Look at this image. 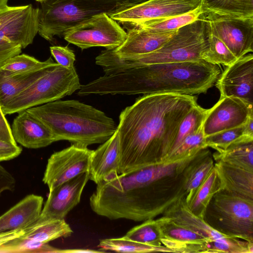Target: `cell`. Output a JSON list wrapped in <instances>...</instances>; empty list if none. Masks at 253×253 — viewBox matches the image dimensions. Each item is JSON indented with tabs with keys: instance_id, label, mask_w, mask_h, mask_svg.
<instances>
[{
	"instance_id": "cell-26",
	"label": "cell",
	"mask_w": 253,
	"mask_h": 253,
	"mask_svg": "<svg viewBox=\"0 0 253 253\" xmlns=\"http://www.w3.org/2000/svg\"><path fill=\"white\" fill-rule=\"evenodd\" d=\"M72 233L73 230L65 219H56L35 222L26 228L25 233L21 237L34 242L47 243L61 237H69Z\"/></svg>"
},
{
	"instance_id": "cell-40",
	"label": "cell",
	"mask_w": 253,
	"mask_h": 253,
	"mask_svg": "<svg viewBox=\"0 0 253 253\" xmlns=\"http://www.w3.org/2000/svg\"><path fill=\"white\" fill-rule=\"evenodd\" d=\"M30 5L19 6L6 5L0 8V30L7 23L25 12Z\"/></svg>"
},
{
	"instance_id": "cell-7",
	"label": "cell",
	"mask_w": 253,
	"mask_h": 253,
	"mask_svg": "<svg viewBox=\"0 0 253 253\" xmlns=\"http://www.w3.org/2000/svg\"><path fill=\"white\" fill-rule=\"evenodd\" d=\"M81 85L74 67L66 68L55 62L1 108L5 115L18 113L70 95Z\"/></svg>"
},
{
	"instance_id": "cell-29",
	"label": "cell",
	"mask_w": 253,
	"mask_h": 253,
	"mask_svg": "<svg viewBox=\"0 0 253 253\" xmlns=\"http://www.w3.org/2000/svg\"><path fill=\"white\" fill-rule=\"evenodd\" d=\"M203 13L200 6L194 11L182 15L162 19L148 21L136 25L127 27L140 28L154 33L174 31L194 21Z\"/></svg>"
},
{
	"instance_id": "cell-42",
	"label": "cell",
	"mask_w": 253,
	"mask_h": 253,
	"mask_svg": "<svg viewBox=\"0 0 253 253\" xmlns=\"http://www.w3.org/2000/svg\"><path fill=\"white\" fill-rule=\"evenodd\" d=\"M16 181L12 175L0 165V196L4 191L13 190Z\"/></svg>"
},
{
	"instance_id": "cell-9",
	"label": "cell",
	"mask_w": 253,
	"mask_h": 253,
	"mask_svg": "<svg viewBox=\"0 0 253 253\" xmlns=\"http://www.w3.org/2000/svg\"><path fill=\"white\" fill-rule=\"evenodd\" d=\"M126 35L116 21L102 13L68 30L63 37L82 50L95 46L113 49L124 42Z\"/></svg>"
},
{
	"instance_id": "cell-21",
	"label": "cell",
	"mask_w": 253,
	"mask_h": 253,
	"mask_svg": "<svg viewBox=\"0 0 253 253\" xmlns=\"http://www.w3.org/2000/svg\"><path fill=\"white\" fill-rule=\"evenodd\" d=\"M43 204V198L30 194L0 216V233L25 229L39 219Z\"/></svg>"
},
{
	"instance_id": "cell-11",
	"label": "cell",
	"mask_w": 253,
	"mask_h": 253,
	"mask_svg": "<svg viewBox=\"0 0 253 253\" xmlns=\"http://www.w3.org/2000/svg\"><path fill=\"white\" fill-rule=\"evenodd\" d=\"M201 4V0H148L109 16L127 27L187 13L200 7Z\"/></svg>"
},
{
	"instance_id": "cell-31",
	"label": "cell",
	"mask_w": 253,
	"mask_h": 253,
	"mask_svg": "<svg viewBox=\"0 0 253 253\" xmlns=\"http://www.w3.org/2000/svg\"><path fill=\"white\" fill-rule=\"evenodd\" d=\"M237 59L226 45L219 39L211 34L210 31L208 44L202 55V59L212 64H222L228 66Z\"/></svg>"
},
{
	"instance_id": "cell-19",
	"label": "cell",
	"mask_w": 253,
	"mask_h": 253,
	"mask_svg": "<svg viewBox=\"0 0 253 253\" xmlns=\"http://www.w3.org/2000/svg\"><path fill=\"white\" fill-rule=\"evenodd\" d=\"M120 143L118 130L93 150L90 161L89 179L96 184L119 174Z\"/></svg>"
},
{
	"instance_id": "cell-36",
	"label": "cell",
	"mask_w": 253,
	"mask_h": 253,
	"mask_svg": "<svg viewBox=\"0 0 253 253\" xmlns=\"http://www.w3.org/2000/svg\"><path fill=\"white\" fill-rule=\"evenodd\" d=\"M205 138L202 126L198 130L187 136L169 155L167 160L191 155L207 148Z\"/></svg>"
},
{
	"instance_id": "cell-4",
	"label": "cell",
	"mask_w": 253,
	"mask_h": 253,
	"mask_svg": "<svg viewBox=\"0 0 253 253\" xmlns=\"http://www.w3.org/2000/svg\"><path fill=\"white\" fill-rule=\"evenodd\" d=\"M26 110L50 129L56 141L81 147L104 142L117 128L104 112L78 100H57Z\"/></svg>"
},
{
	"instance_id": "cell-47",
	"label": "cell",
	"mask_w": 253,
	"mask_h": 253,
	"mask_svg": "<svg viewBox=\"0 0 253 253\" xmlns=\"http://www.w3.org/2000/svg\"><path fill=\"white\" fill-rule=\"evenodd\" d=\"M36 0V1H37L38 2H42V1H43L44 0Z\"/></svg>"
},
{
	"instance_id": "cell-39",
	"label": "cell",
	"mask_w": 253,
	"mask_h": 253,
	"mask_svg": "<svg viewBox=\"0 0 253 253\" xmlns=\"http://www.w3.org/2000/svg\"><path fill=\"white\" fill-rule=\"evenodd\" d=\"M50 51L59 65L66 68L74 67L75 55L68 46H52L50 47Z\"/></svg>"
},
{
	"instance_id": "cell-15",
	"label": "cell",
	"mask_w": 253,
	"mask_h": 253,
	"mask_svg": "<svg viewBox=\"0 0 253 253\" xmlns=\"http://www.w3.org/2000/svg\"><path fill=\"white\" fill-rule=\"evenodd\" d=\"M89 179V172H84L49 191L36 222L64 219L68 212L80 203L82 192Z\"/></svg>"
},
{
	"instance_id": "cell-16",
	"label": "cell",
	"mask_w": 253,
	"mask_h": 253,
	"mask_svg": "<svg viewBox=\"0 0 253 253\" xmlns=\"http://www.w3.org/2000/svg\"><path fill=\"white\" fill-rule=\"evenodd\" d=\"M220 96H234L253 105V55L246 54L227 66L215 82Z\"/></svg>"
},
{
	"instance_id": "cell-23",
	"label": "cell",
	"mask_w": 253,
	"mask_h": 253,
	"mask_svg": "<svg viewBox=\"0 0 253 253\" xmlns=\"http://www.w3.org/2000/svg\"><path fill=\"white\" fill-rule=\"evenodd\" d=\"M214 166L212 154L208 148L200 150L194 155L186 168V204L190 202Z\"/></svg>"
},
{
	"instance_id": "cell-2",
	"label": "cell",
	"mask_w": 253,
	"mask_h": 253,
	"mask_svg": "<svg viewBox=\"0 0 253 253\" xmlns=\"http://www.w3.org/2000/svg\"><path fill=\"white\" fill-rule=\"evenodd\" d=\"M194 95L177 93L143 95L120 113L119 173L167 161L179 125L196 105Z\"/></svg>"
},
{
	"instance_id": "cell-37",
	"label": "cell",
	"mask_w": 253,
	"mask_h": 253,
	"mask_svg": "<svg viewBox=\"0 0 253 253\" xmlns=\"http://www.w3.org/2000/svg\"><path fill=\"white\" fill-rule=\"evenodd\" d=\"M242 126L205 137L206 146L215 150L218 153L224 151L231 144L244 136Z\"/></svg>"
},
{
	"instance_id": "cell-43",
	"label": "cell",
	"mask_w": 253,
	"mask_h": 253,
	"mask_svg": "<svg viewBox=\"0 0 253 253\" xmlns=\"http://www.w3.org/2000/svg\"><path fill=\"white\" fill-rule=\"evenodd\" d=\"M0 139L12 143L17 144L14 140L11 132V127L10 126L7 120L5 117L1 107L0 106Z\"/></svg>"
},
{
	"instance_id": "cell-5",
	"label": "cell",
	"mask_w": 253,
	"mask_h": 253,
	"mask_svg": "<svg viewBox=\"0 0 253 253\" xmlns=\"http://www.w3.org/2000/svg\"><path fill=\"white\" fill-rule=\"evenodd\" d=\"M210 30L203 13L197 19L179 29L160 48L152 52L119 58L111 49L102 50L95 63L105 74H112L144 65L203 60Z\"/></svg>"
},
{
	"instance_id": "cell-25",
	"label": "cell",
	"mask_w": 253,
	"mask_h": 253,
	"mask_svg": "<svg viewBox=\"0 0 253 253\" xmlns=\"http://www.w3.org/2000/svg\"><path fill=\"white\" fill-rule=\"evenodd\" d=\"M49 66L38 71L19 74H10L0 68V106L5 105L28 87Z\"/></svg>"
},
{
	"instance_id": "cell-24",
	"label": "cell",
	"mask_w": 253,
	"mask_h": 253,
	"mask_svg": "<svg viewBox=\"0 0 253 253\" xmlns=\"http://www.w3.org/2000/svg\"><path fill=\"white\" fill-rule=\"evenodd\" d=\"M214 161L253 172V137L243 136L224 151L212 154Z\"/></svg>"
},
{
	"instance_id": "cell-38",
	"label": "cell",
	"mask_w": 253,
	"mask_h": 253,
	"mask_svg": "<svg viewBox=\"0 0 253 253\" xmlns=\"http://www.w3.org/2000/svg\"><path fill=\"white\" fill-rule=\"evenodd\" d=\"M20 45L10 41L0 31V68L10 58L20 54Z\"/></svg>"
},
{
	"instance_id": "cell-27",
	"label": "cell",
	"mask_w": 253,
	"mask_h": 253,
	"mask_svg": "<svg viewBox=\"0 0 253 253\" xmlns=\"http://www.w3.org/2000/svg\"><path fill=\"white\" fill-rule=\"evenodd\" d=\"M203 13L234 17H253V0H201Z\"/></svg>"
},
{
	"instance_id": "cell-28",
	"label": "cell",
	"mask_w": 253,
	"mask_h": 253,
	"mask_svg": "<svg viewBox=\"0 0 253 253\" xmlns=\"http://www.w3.org/2000/svg\"><path fill=\"white\" fill-rule=\"evenodd\" d=\"M220 190V182L214 169L196 190L194 195L186 204L195 215L203 218L206 208L213 196Z\"/></svg>"
},
{
	"instance_id": "cell-8",
	"label": "cell",
	"mask_w": 253,
	"mask_h": 253,
	"mask_svg": "<svg viewBox=\"0 0 253 253\" xmlns=\"http://www.w3.org/2000/svg\"><path fill=\"white\" fill-rule=\"evenodd\" d=\"M203 218L224 235L253 243V200L220 189L210 200Z\"/></svg>"
},
{
	"instance_id": "cell-13",
	"label": "cell",
	"mask_w": 253,
	"mask_h": 253,
	"mask_svg": "<svg viewBox=\"0 0 253 253\" xmlns=\"http://www.w3.org/2000/svg\"><path fill=\"white\" fill-rule=\"evenodd\" d=\"M93 150L72 144L49 158L42 181L51 191L80 174L89 172Z\"/></svg>"
},
{
	"instance_id": "cell-45",
	"label": "cell",
	"mask_w": 253,
	"mask_h": 253,
	"mask_svg": "<svg viewBox=\"0 0 253 253\" xmlns=\"http://www.w3.org/2000/svg\"><path fill=\"white\" fill-rule=\"evenodd\" d=\"M242 126L243 135L253 137V114L249 116Z\"/></svg>"
},
{
	"instance_id": "cell-41",
	"label": "cell",
	"mask_w": 253,
	"mask_h": 253,
	"mask_svg": "<svg viewBox=\"0 0 253 253\" xmlns=\"http://www.w3.org/2000/svg\"><path fill=\"white\" fill-rule=\"evenodd\" d=\"M22 148L17 145L0 139V162L8 161L18 156Z\"/></svg>"
},
{
	"instance_id": "cell-35",
	"label": "cell",
	"mask_w": 253,
	"mask_h": 253,
	"mask_svg": "<svg viewBox=\"0 0 253 253\" xmlns=\"http://www.w3.org/2000/svg\"><path fill=\"white\" fill-rule=\"evenodd\" d=\"M62 250L55 248L47 243H42L19 237L0 246V253H62Z\"/></svg>"
},
{
	"instance_id": "cell-1",
	"label": "cell",
	"mask_w": 253,
	"mask_h": 253,
	"mask_svg": "<svg viewBox=\"0 0 253 253\" xmlns=\"http://www.w3.org/2000/svg\"><path fill=\"white\" fill-rule=\"evenodd\" d=\"M194 154L117 174L97 184L91 210L111 220L144 221L186 198V168Z\"/></svg>"
},
{
	"instance_id": "cell-14",
	"label": "cell",
	"mask_w": 253,
	"mask_h": 253,
	"mask_svg": "<svg viewBox=\"0 0 253 253\" xmlns=\"http://www.w3.org/2000/svg\"><path fill=\"white\" fill-rule=\"evenodd\" d=\"M253 114V104L234 96H220L208 109L203 124L205 137L243 125Z\"/></svg>"
},
{
	"instance_id": "cell-33",
	"label": "cell",
	"mask_w": 253,
	"mask_h": 253,
	"mask_svg": "<svg viewBox=\"0 0 253 253\" xmlns=\"http://www.w3.org/2000/svg\"><path fill=\"white\" fill-rule=\"evenodd\" d=\"M125 236L134 241L148 246L163 247L156 219H149L144 221L141 224L130 229Z\"/></svg>"
},
{
	"instance_id": "cell-12",
	"label": "cell",
	"mask_w": 253,
	"mask_h": 253,
	"mask_svg": "<svg viewBox=\"0 0 253 253\" xmlns=\"http://www.w3.org/2000/svg\"><path fill=\"white\" fill-rule=\"evenodd\" d=\"M211 34L221 40L238 59L253 51V17L204 13Z\"/></svg>"
},
{
	"instance_id": "cell-30",
	"label": "cell",
	"mask_w": 253,
	"mask_h": 253,
	"mask_svg": "<svg viewBox=\"0 0 253 253\" xmlns=\"http://www.w3.org/2000/svg\"><path fill=\"white\" fill-rule=\"evenodd\" d=\"M97 247L103 251L122 253L170 252L165 247H155L138 243L125 236L101 240Z\"/></svg>"
},
{
	"instance_id": "cell-17",
	"label": "cell",
	"mask_w": 253,
	"mask_h": 253,
	"mask_svg": "<svg viewBox=\"0 0 253 253\" xmlns=\"http://www.w3.org/2000/svg\"><path fill=\"white\" fill-rule=\"evenodd\" d=\"M163 246L173 253H211V241L204 236L163 216L156 219Z\"/></svg>"
},
{
	"instance_id": "cell-44",
	"label": "cell",
	"mask_w": 253,
	"mask_h": 253,
	"mask_svg": "<svg viewBox=\"0 0 253 253\" xmlns=\"http://www.w3.org/2000/svg\"><path fill=\"white\" fill-rule=\"evenodd\" d=\"M26 232V228L0 233V246L7 242L21 237Z\"/></svg>"
},
{
	"instance_id": "cell-6",
	"label": "cell",
	"mask_w": 253,
	"mask_h": 253,
	"mask_svg": "<svg viewBox=\"0 0 253 253\" xmlns=\"http://www.w3.org/2000/svg\"><path fill=\"white\" fill-rule=\"evenodd\" d=\"M145 0H44L41 2L38 33L49 42L102 13L110 16Z\"/></svg>"
},
{
	"instance_id": "cell-20",
	"label": "cell",
	"mask_w": 253,
	"mask_h": 253,
	"mask_svg": "<svg viewBox=\"0 0 253 253\" xmlns=\"http://www.w3.org/2000/svg\"><path fill=\"white\" fill-rule=\"evenodd\" d=\"M127 35L124 42L111 49L119 58H126L148 54L160 48L176 33V31L154 33L137 27H127Z\"/></svg>"
},
{
	"instance_id": "cell-10",
	"label": "cell",
	"mask_w": 253,
	"mask_h": 253,
	"mask_svg": "<svg viewBox=\"0 0 253 253\" xmlns=\"http://www.w3.org/2000/svg\"><path fill=\"white\" fill-rule=\"evenodd\" d=\"M162 215L208 239L211 242V253H253V243L224 235L210 226L203 218L193 213L187 206L185 198L174 203Z\"/></svg>"
},
{
	"instance_id": "cell-32",
	"label": "cell",
	"mask_w": 253,
	"mask_h": 253,
	"mask_svg": "<svg viewBox=\"0 0 253 253\" xmlns=\"http://www.w3.org/2000/svg\"><path fill=\"white\" fill-rule=\"evenodd\" d=\"M208 112V109H204L197 104L188 113L179 125L169 155L187 136L203 126Z\"/></svg>"
},
{
	"instance_id": "cell-18",
	"label": "cell",
	"mask_w": 253,
	"mask_h": 253,
	"mask_svg": "<svg viewBox=\"0 0 253 253\" xmlns=\"http://www.w3.org/2000/svg\"><path fill=\"white\" fill-rule=\"evenodd\" d=\"M11 130L16 143L28 148L44 147L56 141L50 129L27 110L18 112Z\"/></svg>"
},
{
	"instance_id": "cell-22",
	"label": "cell",
	"mask_w": 253,
	"mask_h": 253,
	"mask_svg": "<svg viewBox=\"0 0 253 253\" xmlns=\"http://www.w3.org/2000/svg\"><path fill=\"white\" fill-rule=\"evenodd\" d=\"M214 169L220 189L253 200V172L221 161H215Z\"/></svg>"
},
{
	"instance_id": "cell-34",
	"label": "cell",
	"mask_w": 253,
	"mask_h": 253,
	"mask_svg": "<svg viewBox=\"0 0 253 253\" xmlns=\"http://www.w3.org/2000/svg\"><path fill=\"white\" fill-rule=\"evenodd\" d=\"M54 63L51 57L40 61L28 55L20 54L8 59L0 68L10 74H19L38 71Z\"/></svg>"
},
{
	"instance_id": "cell-46",
	"label": "cell",
	"mask_w": 253,
	"mask_h": 253,
	"mask_svg": "<svg viewBox=\"0 0 253 253\" xmlns=\"http://www.w3.org/2000/svg\"><path fill=\"white\" fill-rule=\"evenodd\" d=\"M8 0H0V8L7 5Z\"/></svg>"
},
{
	"instance_id": "cell-3",
	"label": "cell",
	"mask_w": 253,
	"mask_h": 253,
	"mask_svg": "<svg viewBox=\"0 0 253 253\" xmlns=\"http://www.w3.org/2000/svg\"><path fill=\"white\" fill-rule=\"evenodd\" d=\"M220 75L218 65L204 60L144 65L105 74L82 85L80 92L84 96L157 93L194 95L206 93Z\"/></svg>"
}]
</instances>
